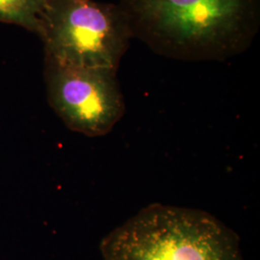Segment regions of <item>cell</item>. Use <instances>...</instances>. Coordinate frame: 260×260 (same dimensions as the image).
I'll return each mask as SVG.
<instances>
[{"mask_svg": "<svg viewBox=\"0 0 260 260\" xmlns=\"http://www.w3.org/2000/svg\"><path fill=\"white\" fill-rule=\"evenodd\" d=\"M49 0H0V22L25 28L40 36Z\"/></svg>", "mask_w": 260, "mask_h": 260, "instance_id": "5b68a950", "label": "cell"}, {"mask_svg": "<svg viewBox=\"0 0 260 260\" xmlns=\"http://www.w3.org/2000/svg\"><path fill=\"white\" fill-rule=\"evenodd\" d=\"M103 260H245L237 233L213 215L152 204L105 235Z\"/></svg>", "mask_w": 260, "mask_h": 260, "instance_id": "7a4b0ae2", "label": "cell"}, {"mask_svg": "<svg viewBox=\"0 0 260 260\" xmlns=\"http://www.w3.org/2000/svg\"><path fill=\"white\" fill-rule=\"evenodd\" d=\"M134 39L156 54L201 62L244 53L259 31L260 0H121Z\"/></svg>", "mask_w": 260, "mask_h": 260, "instance_id": "6da1fadb", "label": "cell"}, {"mask_svg": "<svg viewBox=\"0 0 260 260\" xmlns=\"http://www.w3.org/2000/svg\"><path fill=\"white\" fill-rule=\"evenodd\" d=\"M40 37L46 58L63 65L118 71L133 34L118 4L49 0Z\"/></svg>", "mask_w": 260, "mask_h": 260, "instance_id": "3957f363", "label": "cell"}, {"mask_svg": "<svg viewBox=\"0 0 260 260\" xmlns=\"http://www.w3.org/2000/svg\"><path fill=\"white\" fill-rule=\"evenodd\" d=\"M118 71L45 61L47 100L66 126L88 137L111 132L125 113Z\"/></svg>", "mask_w": 260, "mask_h": 260, "instance_id": "277c9868", "label": "cell"}]
</instances>
